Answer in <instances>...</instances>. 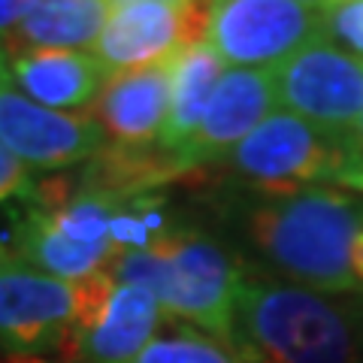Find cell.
<instances>
[{
	"instance_id": "cell-7",
	"label": "cell",
	"mask_w": 363,
	"mask_h": 363,
	"mask_svg": "<svg viewBox=\"0 0 363 363\" xmlns=\"http://www.w3.org/2000/svg\"><path fill=\"white\" fill-rule=\"evenodd\" d=\"M272 73L276 104L333 136H354L363 109V61L315 40Z\"/></svg>"
},
{
	"instance_id": "cell-20",
	"label": "cell",
	"mask_w": 363,
	"mask_h": 363,
	"mask_svg": "<svg viewBox=\"0 0 363 363\" xmlns=\"http://www.w3.org/2000/svg\"><path fill=\"white\" fill-rule=\"evenodd\" d=\"M33 176H30V167H25L18 157L9 155L4 145H0V203L6 200H28L33 194Z\"/></svg>"
},
{
	"instance_id": "cell-21",
	"label": "cell",
	"mask_w": 363,
	"mask_h": 363,
	"mask_svg": "<svg viewBox=\"0 0 363 363\" xmlns=\"http://www.w3.org/2000/svg\"><path fill=\"white\" fill-rule=\"evenodd\" d=\"M33 6H37V0H0V43L25 21Z\"/></svg>"
},
{
	"instance_id": "cell-23",
	"label": "cell",
	"mask_w": 363,
	"mask_h": 363,
	"mask_svg": "<svg viewBox=\"0 0 363 363\" xmlns=\"http://www.w3.org/2000/svg\"><path fill=\"white\" fill-rule=\"evenodd\" d=\"M6 82H13V79H9V64H6V55H4V45H0V88H4Z\"/></svg>"
},
{
	"instance_id": "cell-19",
	"label": "cell",
	"mask_w": 363,
	"mask_h": 363,
	"mask_svg": "<svg viewBox=\"0 0 363 363\" xmlns=\"http://www.w3.org/2000/svg\"><path fill=\"white\" fill-rule=\"evenodd\" d=\"M324 40L345 45L348 55L363 58V0H339V4L321 9Z\"/></svg>"
},
{
	"instance_id": "cell-27",
	"label": "cell",
	"mask_w": 363,
	"mask_h": 363,
	"mask_svg": "<svg viewBox=\"0 0 363 363\" xmlns=\"http://www.w3.org/2000/svg\"><path fill=\"white\" fill-rule=\"evenodd\" d=\"M360 363H363V360H360Z\"/></svg>"
},
{
	"instance_id": "cell-12",
	"label": "cell",
	"mask_w": 363,
	"mask_h": 363,
	"mask_svg": "<svg viewBox=\"0 0 363 363\" xmlns=\"http://www.w3.org/2000/svg\"><path fill=\"white\" fill-rule=\"evenodd\" d=\"M6 64L21 94L58 112L91 106L109 79L88 52H21L9 55Z\"/></svg>"
},
{
	"instance_id": "cell-15",
	"label": "cell",
	"mask_w": 363,
	"mask_h": 363,
	"mask_svg": "<svg viewBox=\"0 0 363 363\" xmlns=\"http://www.w3.org/2000/svg\"><path fill=\"white\" fill-rule=\"evenodd\" d=\"M109 13L106 0H37L0 45L6 58L21 52H82L97 43Z\"/></svg>"
},
{
	"instance_id": "cell-25",
	"label": "cell",
	"mask_w": 363,
	"mask_h": 363,
	"mask_svg": "<svg viewBox=\"0 0 363 363\" xmlns=\"http://www.w3.org/2000/svg\"><path fill=\"white\" fill-rule=\"evenodd\" d=\"M106 4L112 9H118V6H128V4H143V0H106ZM169 4H182V0H169Z\"/></svg>"
},
{
	"instance_id": "cell-24",
	"label": "cell",
	"mask_w": 363,
	"mask_h": 363,
	"mask_svg": "<svg viewBox=\"0 0 363 363\" xmlns=\"http://www.w3.org/2000/svg\"><path fill=\"white\" fill-rule=\"evenodd\" d=\"M354 143H357V149L363 155V109H360V118H357V130H354Z\"/></svg>"
},
{
	"instance_id": "cell-22",
	"label": "cell",
	"mask_w": 363,
	"mask_h": 363,
	"mask_svg": "<svg viewBox=\"0 0 363 363\" xmlns=\"http://www.w3.org/2000/svg\"><path fill=\"white\" fill-rule=\"evenodd\" d=\"M13 264H21V260L16 257V252H13V248H6L4 242H0V269L13 267Z\"/></svg>"
},
{
	"instance_id": "cell-17",
	"label": "cell",
	"mask_w": 363,
	"mask_h": 363,
	"mask_svg": "<svg viewBox=\"0 0 363 363\" xmlns=\"http://www.w3.org/2000/svg\"><path fill=\"white\" fill-rule=\"evenodd\" d=\"M182 179V169L167 152L157 145L152 149H124V145H106L94 155L79 173V188L94 191L112 203H128L133 197L152 194L155 188Z\"/></svg>"
},
{
	"instance_id": "cell-6",
	"label": "cell",
	"mask_w": 363,
	"mask_h": 363,
	"mask_svg": "<svg viewBox=\"0 0 363 363\" xmlns=\"http://www.w3.org/2000/svg\"><path fill=\"white\" fill-rule=\"evenodd\" d=\"M79 285L13 264L0 269V351L4 357L76 363Z\"/></svg>"
},
{
	"instance_id": "cell-1",
	"label": "cell",
	"mask_w": 363,
	"mask_h": 363,
	"mask_svg": "<svg viewBox=\"0 0 363 363\" xmlns=\"http://www.w3.org/2000/svg\"><path fill=\"white\" fill-rule=\"evenodd\" d=\"M240 230L291 285L363 294V200L327 185L255 191L240 209Z\"/></svg>"
},
{
	"instance_id": "cell-16",
	"label": "cell",
	"mask_w": 363,
	"mask_h": 363,
	"mask_svg": "<svg viewBox=\"0 0 363 363\" xmlns=\"http://www.w3.org/2000/svg\"><path fill=\"white\" fill-rule=\"evenodd\" d=\"M16 257L25 267H33L45 276L64 281H82L97 272H106L109 260L116 257L112 245H82L73 242L52 224L49 212L28 203L16 224Z\"/></svg>"
},
{
	"instance_id": "cell-18",
	"label": "cell",
	"mask_w": 363,
	"mask_h": 363,
	"mask_svg": "<svg viewBox=\"0 0 363 363\" xmlns=\"http://www.w3.org/2000/svg\"><path fill=\"white\" fill-rule=\"evenodd\" d=\"M133 363H242L227 345L194 327H176L167 336H155Z\"/></svg>"
},
{
	"instance_id": "cell-13",
	"label": "cell",
	"mask_w": 363,
	"mask_h": 363,
	"mask_svg": "<svg viewBox=\"0 0 363 363\" xmlns=\"http://www.w3.org/2000/svg\"><path fill=\"white\" fill-rule=\"evenodd\" d=\"M224 61L221 55L212 49L206 40H197L185 45L173 58V88H169V109L167 121L157 140V149L167 152L179 167V157L194 140L200 128L206 106L224 76ZM182 169V167H179ZM185 176V173H182Z\"/></svg>"
},
{
	"instance_id": "cell-2",
	"label": "cell",
	"mask_w": 363,
	"mask_h": 363,
	"mask_svg": "<svg viewBox=\"0 0 363 363\" xmlns=\"http://www.w3.org/2000/svg\"><path fill=\"white\" fill-rule=\"evenodd\" d=\"M227 348L242 363H360L363 303H339L245 264Z\"/></svg>"
},
{
	"instance_id": "cell-10",
	"label": "cell",
	"mask_w": 363,
	"mask_h": 363,
	"mask_svg": "<svg viewBox=\"0 0 363 363\" xmlns=\"http://www.w3.org/2000/svg\"><path fill=\"white\" fill-rule=\"evenodd\" d=\"M276 106L272 73L267 70H227L206 106L194 140L179 157L182 173H194L203 164L224 161Z\"/></svg>"
},
{
	"instance_id": "cell-4",
	"label": "cell",
	"mask_w": 363,
	"mask_h": 363,
	"mask_svg": "<svg viewBox=\"0 0 363 363\" xmlns=\"http://www.w3.org/2000/svg\"><path fill=\"white\" fill-rule=\"evenodd\" d=\"M224 161L252 191L309 185L363 191V155L354 136L324 133L291 112H269Z\"/></svg>"
},
{
	"instance_id": "cell-14",
	"label": "cell",
	"mask_w": 363,
	"mask_h": 363,
	"mask_svg": "<svg viewBox=\"0 0 363 363\" xmlns=\"http://www.w3.org/2000/svg\"><path fill=\"white\" fill-rule=\"evenodd\" d=\"M161 312L145 288L116 281L97 327L79 342L76 363H133L155 339Z\"/></svg>"
},
{
	"instance_id": "cell-3",
	"label": "cell",
	"mask_w": 363,
	"mask_h": 363,
	"mask_svg": "<svg viewBox=\"0 0 363 363\" xmlns=\"http://www.w3.org/2000/svg\"><path fill=\"white\" fill-rule=\"evenodd\" d=\"M106 272L121 285L145 288L167 315L188 327L194 324L200 333L218 339L221 345H230L245 260L221 240L176 224L161 242L145 252L116 255Z\"/></svg>"
},
{
	"instance_id": "cell-5",
	"label": "cell",
	"mask_w": 363,
	"mask_h": 363,
	"mask_svg": "<svg viewBox=\"0 0 363 363\" xmlns=\"http://www.w3.org/2000/svg\"><path fill=\"white\" fill-rule=\"evenodd\" d=\"M321 37V9L300 0H209L203 40L233 70L269 73Z\"/></svg>"
},
{
	"instance_id": "cell-11",
	"label": "cell",
	"mask_w": 363,
	"mask_h": 363,
	"mask_svg": "<svg viewBox=\"0 0 363 363\" xmlns=\"http://www.w3.org/2000/svg\"><path fill=\"white\" fill-rule=\"evenodd\" d=\"M169 88H173V61L116 73L106 79L88 116L97 121L112 145L152 149L161 140L167 121Z\"/></svg>"
},
{
	"instance_id": "cell-26",
	"label": "cell",
	"mask_w": 363,
	"mask_h": 363,
	"mask_svg": "<svg viewBox=\"0 0 363 363\" xmlns=\"http://www.w3.org/2000/svg\"><path fill=\"white\" fill-rule=\"evenodd\" d=\"M303 6H309V9H324V0H300Z\"/></svg>"
},
{
	"instance_id": "cell-8",
	"label": "cell",
	"mask_w": 363,
	"mask_h": 363,
	"mask_svg": "<svg viewBox=\"0 0 363 363\" xmlns=\"http://www.w3.org/2000/svg\"><path fill=\"white\" fill-rule=\"evenodd\" d=\"M206 18L209 0H143L118 6L109 13L91 55L109 76L169 64L185 45L206 37Z\"/></svg>"
},
{
	"instance_id": "cell-9",
	"label": "cell",
	"mask_w": 363,
	"mask_h": 363,
	"mask_svg": "<svg viewBox=\"0 0 363 363\" xmlns=\"http://www.w3.org/2000/svg\"><path fill=\"white\" fill-rule=\"evenodd\" d=\"M0 145L25 167L61 169L88 164L106 149V136L91 116L40 106L6 82L0 88Z\"/></svg>"
}]
</instances>
